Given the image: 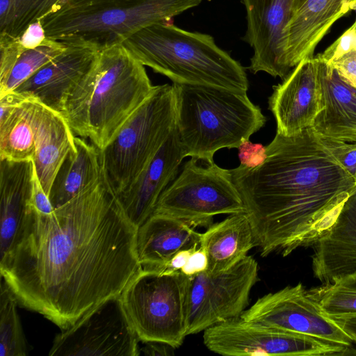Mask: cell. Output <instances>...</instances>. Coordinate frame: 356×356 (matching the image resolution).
<instances>
[{"label": "cell", "instance_id": "cell-26", "mask_svg": "<svg viewBox=\"0 0 356 356\" xmlns=\"http://www.w3.org/2000/svg\"><path fill=\"white\" fill-rule=\"evenodd\" d=\"M63 0H0V40H17L32 24L56 10Z\"/></svg>", "mask_w": 356, "mask_h": 356}, {"label": "cell", "instance_id": "cell-17", "mask_svg": "<svg viewBox=\"0 0 356 356\" xmlns=\"http://www.w3.org/2000/svg\"><path fill=\"white\" fill-rule=\"evenodd\" d=\"M186 156L175 127L135 181L116 195L125 214L137 228L152 215L160 196L176 178Z\"/></svg>", "mask_w": 356, "mask_h": 356}, {"label": "cell", "instance_id": "cell-32", "mask_svg": "<svg viewBox=\"0 0 356 356\" xmlns=\"http://www.w3.org/2000/svg\"><path fill=\"white\" fill-rule=\"evenodd\" d=\"M321 138L335 159L354 177L356 170V143H346Z\"/></svg>", "mask_w": 356, "mask_h": 356}, {"label": "cell", "instance_id": "cell-29", "mask_svg": "<svg viewBox=\"0 0 356 356\" xmlns=\"http://www.w3.org/2000/svg\"><path fill=\"white\" fill-rule=\"evenodd\" d=\"M17 301L3 279L0 295V356H26L29 346L17 310Z\"/></svg>", "mask_w": 356, "mask_h": 356}, {"label": "cell", "instance_id": "cell-18", "mask_svg": "<svg viewBox=\"0 0 356 356\" xmlns=\"http://www.w3.org/2000/svg\"><path fill=\"white\" fill-rule=\"evenodd\" d=\"M355 9L356 0H306L291 13L284 29L286 67L291 71L302 60L313 58L332 26Z\"/></svg>", "mask_w": 356, "mask_h": 356}, {"label": "cell", "instance_id": "cell-33", "mask_svg": "<svg viewBox=\"0 0 356 356\" xmlns=\"http://www.w3.org/2000/svg\"><path fill=\"white\" fill-rule=\"evenodd\" d=\"M241 165L255 168L261 165L267 158L266 146L260 143H252L245 140L237 148Z\"/></svg>", "mask_w": 356, "mask_h": 356}, {"label": "cell", "instance_id": "cell-7", "mask_svg": "<svg viewBox=\"0 0 356 356\" xmlns=\"http://www.w3.org/2000/svg\"><path fill=\"white\" fill-rule=\"evenodd\" d=\"M175 127L174 85L155 86L112 140L99 149L103 171L116 195L135 181Z\"/></svg>", "mask_w": 356, "mask_h": 356}, {"label": "cell", "instance_id": "cell-36", "mask_svg": "<svg viewBox=\"0 0 356 356\" xmlns=\"http://www.w3.org/2000/svg\"><path fill=\"white\" fill-rule=\"evenodd\" d=\"M207 255L205 251L199 246L192 252L186 264L180 271L188 277H193L207 270Z\"/></svg>", "mask_w": 356, "mask_h": 356}, {"label": "cell", "instance_id": "cell-41", "mask_svg": "<svg viewBox=\"0 0 356 356\" xmlns=\"http://www.w3.org/2000/svg\"><path fill=\"white\" fill-rule=\"evenodd\" d=\"M306 0H293V5H292V9H291V13L294 12L296 10H297L300 6H302V4ZM291 17V16H290Z\"/></svg>", "mask_w": 356, "mask_h": 356}, {"label": "cell", "instance_id": "cell-23", "mask_svg": "<svg viewBox=\"0 0 356 356\" xmlns=\"http://www.w3.org/2000/svg\"><path fill=\"white\" fill-rule=\"evenodd\" d=\"M319 61L323 108L312 127L321 137L356 143V88L332 67Z\"/></svg>", "mask_w": 356, "mask_h": 356}, {"label": "cell", "instance_id": "cell-40", "mask_svg": "<svg viewBox=\"0 0 356 356\" xmlns=\"http://www.w3.org/2000/svg\"><path fill=\"white\" fill-rule=\"evenodd\" d=\"M348 334L356 344V314L333 318Z\"/></svg>", "mask_w": 356, "mask_h": 356}, {"label": "cell", "instance_id": "cell-5", "mask_svg": "<svg viewBox=\"0 0 356 356\" xmlns=\"http://www.w3.org/2000/svg\"><path fill=\"white\" fill-rule=\"evenodd\" d=\"M176 129L187 156L212 162L223 148H238L266 124L247 92L206 86L172 83Z\"/></svg>", "mask_w": 356, "mask_h": 356}, {"label": "cell", "instance_id": "cell-11", "mask_svg": "<svg viewBox=\"0 0 356 356\" xmlns=\"http://www.w3.org/2000/svg\"><path fill=\"white\" fill-rule=\"evenodd\" d=\"M258 280V264L246 256L229 269L191 277L187 301L186 335L197 334L241 316Z\"/></svg>", "mask_w": 356, "mask_h": 356}, {"label": "cell", "instance_id": "cell-27", "mask_svg": "<svg viewBox=\"0 0 356 356\" xmlns=\"http://www.w3.org/2000/svg\"><path fill=\"white\" fill-rule=\"evenodd\" d=\"M25 101L0 123V160L20 162L34 159V136Z\"/></svg>", "mask_w": 356, "mask_h": 356}, {"label": "cell", "instance_id": "cell-31", "mask_svg": "<svg viewBox=\"0 0 356 356\" xmlns=\"http://www.w3.org/2000/svg\"><path fill=\"white\" fill-rule=\"evenodd\" d=\"M356 20L335 42L316 57L330 65L346 54L356 51Z\"/></svg>", "mask_w": 356, "mask_h": 356}, {"label": "cell", "instance_id": "cell-19", "mask_svg": "<svg viewBox=\"0 0 356 356\" xmlns=\"http://www.w3.org/2000/svg\"><path fill=\"white\" fill-rule=\"evenodd\" d=\"M25 104L35 146L33 163L39 181L49 197L59 168L75 147V134L60 112L34 99H27Z\"/></svg>", "mask_w": 356, "mask_h": 356}, {"label": "cell", "instance_id": "cell-12", "mask_svg": "<svg viewBox=\"0 0 356 356\" xmlns=\"http://www.w3.org/2000/svg\"><path fill=\"white\" fill-rule=\"evenodd\" d=\"M140 339L120 296L103 302L55 337L51 356H138Z\"/></svg>", "mask_w": 356, "mask_h": 356}, {"label": "cell", "instance_id": "cell-43", "mask_svg": "<svg viewBox=\"0 0 356 356\" xmlns=\"http://www.w3.org/2000/svg\"><path fill=\"white\" fill-rule=\"evenodd\" d=\"M355 88H356V86H355Z\"/></svg>", "mask_w": 356, "mask_h": 356}, {"label": "cell", "instance_id": "cell-8", "mask_svg": "<svg viewBox=\"0 0 356 356\" xmlns=\"http://www.w3.org/2000/svg\"><path fill=\"white\" fill-rule=\"evenodd\" d=\"M191 277L143 269L120 295L127 315L142 342L159 341L175 348L186 335Z\"/></svg>", "mask_w": 356, "mask_h": 356}, {"label": "cell", "instance_id": "cell-35", "mask_svg": "<svg viewBox=\"0 0 356 356\" xmlns=\"http://www.w3.org/2000/svg\"><path fill=\"white\" fill-rule=\"evenodd\" d=\"M31 202L38 211L44 214H49L54 210L49 197L39 181L35 167Z\"/></svg>", "mask_w": 356, "mask_h": 356}, {"label": "cell", "instance_id": "cell-38", "mask_svg": "<svg viewBox=\"0 0 356 356\" xmlns=\"http://www.w3.org/2000/svg\"><path fill=\"white\" fill-rule=\"evenodd\" d=\"M145 345L140 347V355L141 354L151 356H165L171 355L174 353L175 349L170 345L159 341L143 342Z\"/></svg>", "mask_w": 356, "mask_h": 356}, {"label": "cell", "instance_id": "cell-28", "mask_svg": "<svg viewBox=\"0 0 356 356\" xmlns=\"http://www.w3.org/2000/svg\"><path fill=\"white\" fill-rule=\"evenodd\" d=\"M66 47L61 42L47 38L39 46L23 50L8 75L0 80V97L15 90Z\"/></svg>", "mask_w": 356, "mask_h": 356}, {"label": "cell", "instance_id": "cell-24", "mask_svg": "<svg viewBox=\"0 0 356 356\" xmlns=\"http://www.w3.org/2000/svg\"><path fill=\"white\" fill-rule=\"evenodd\" d=\"M254 246L252 228L245 213L231 214L211 224L200 235V247L208 258L207 270L213 273L232 267Z\"/></svg>", "mask_w": 356, "mask_h": 356}, {"label": "cell", "instance_id": "cell-34", "mask_svg": "<svg viewBox=\"0 0 356 356\" xmlns=\"http://www.w3.org/2000/svg\"><path fill=\"white\" fill-rule=\"evenodd\" d=\"M338 74L348 83L356 86V51H350L331 64Z\"/></svg>", "mask_w": 356, "mask_h": 356}, {"label": "cell", "instance_id": "cell-25", "mask_svg": "<svg viewBox=\"0 0 356 356\" xmlns=\"http://www.w3.org/2000/svg\"><path fill=\"white\" fill-rule=\"evenodd\" d=\"M72 149L59 168L54 179L49 200L57 209L94 184L103 169L99 149L81 137H75Z\"/></svg>", "mask_w": 356, "mask_h": 356}, {"label": "cell", "instance_id": "cell-9", "mask_svg": "<svg viewBox=\"0 0 356 356\" xmlns=\"http://www.w3.org/2000/svg\"><path fill=\"white\" fill-rule=\"evenodd\" d=\"M245 212L231 170L191 157L163 192L153 213L208 227L215 216Z\"/></svg>", "mask_w": 356, "mask_h": 356}, {"label": "cell", "instance_id": "cell-21", "mask_svg": "<svg viewBox=\"0 0 356 356\" xmlns=\"http://www.w3.org/2000/svg\"><path fill=\"white\" fill-rule=\"evenodd\" d=\"M200 235L186 221L152 213L137 230L136 250L142 268L163 271L178 252L199 247Z\"/></svg>", "mask_w": 356, "mask_h": 356}, {"label": "cell", "instance_id": "cell-10", "mask_svg": "<svg viewBox=\"0 0 356 356\" xmlns=\"http://www.w3.org/2000/svg\"><path fill=\"white\" fill-rule=\"evenodd\" d=\"M203 341L209 350L227 356L343 355L349 348L310 335L273 329L241 316L206 329Z\"/></svg>", "mask_w": 356, "mask_h": 356}, {"label": "cell", "instance_id": "cell-4", "mask_svg": "<svg viewBox=\"0 0 356 356\" xmlns=\"http://www.w3.org/2000/svg\"><path fill=\"white\" fill-rule=\"evenodd\" d=\"M122 44L144 66L173 83L247 92L244 67L206 33L159 22L137 31Z\"/></svg>", "mask_w": 356, "mask_h": 356}, {"label": "cell", "instance_id": "cell-16", "mask_svg": "<svg viewBox=\"0 0 356 356\" xmlns=\"http://www.w3.org/2000/svg\"><path fill=\"white\" fill-rule=\"evenodd\" d=\"M99 53L88 47L67 45L13 92L61 113L68 96L92 69Z\"/></svg>", "mask_w": 356, "mask_h": 356}, {"label": "cell", "instance_id": "cell-20", "mask_svg": "<svg viewBox=\"0 0 356 356\" xmlns=\"http://www.w3.org/2000/svg\"><path fill=\"white\" fill-rule=\"evenodd\" d=\"M312 270L323 284L356 272V190L330 229L312 245Z\"/></svg>", "mask_w": 356, "mask_h": 356}, {"label": "cell", "instance_id": "cell-42", "mask_svg": "<svg viewBox=\"0 0 356 356\" xmlns=\"http://www.w3.org/2000/svg\"><path fill=\"white\" fill-rule=\"evenodd\" d=\"M353 178H354L355 181L356 183V170H355V175H354Z\"/></svg>", "mask_w": 356, "mask_h": 356}, {"label": "cell", "instance_id": "cell-39", "mask_svg": "<svg viewBox=\"0 0 356 356\" xmlns=\"http://www.w3.org/2000/svg\"><path fill=\"white\" fill-rule=\"evenodd\" d=\"M198 248V247H197ZM197 248L184 249L178 252L170 261L166 268L162 273H173L180 270L185 266L192 252Z\"/></svg>", "mask_w": 356, "mask_h": 356}, {"label": "cell", "instance_id": "cell-13", "mask_svg": "<svg viewBox=\"0 0 356 356\" xmlns=\"http://www.w3.org/2000/svg\"><path fill=\"white\" fill-rule=\"evenodd\" d=\"M241 317L273 329L310 335L349 348L354 343L341 326L322 311L300 282L259 298Z\"/></svg>", "mask_w": 356, "mask_h": 356}, {"label": "cell", "instance_id": "cell-6", "mask_svg": "<svg viewBox=\"0 0 356 356\" xmlns=\"http://www.w3.org/2000/svg\"><path fill=\"white\" fill-rule=\"evenodd\" d=\"M202 0H63L40 20L46 37L99 51L140 29L164 22Z\"/></svg>", "mask_w": 356, "mask_h": 356}, {"label": "cell", "instance_id": "cell-30", "mask_svg": "<svg viewBox=\"0 0 356 356\" xmlns=\"http://www.w3.org/2000/svg\"><path fill=\"white\" fill-rule=\"evenodd\" d=\"M307 291L330 317L356 314V272Z\"/></svg>", "mask_w": 356, "mask_h": 356}, {"label": "cell", "instance_id": "cell-15", "mask_svg": "<svg viewBox=\"0 0 356 356\" xmlns=\"http://www.w3.org/2000/svg\"><path fill=\"white\" fill-rule=\"evenodd\" d=\"M317 57L302 60L273 86L269 109L277 123V132L291 136L312 127L323 108Z\"/></svg>", "mask_w": 356, "mask_h": 356}, {"label": "cell", "instance_id": "cell-37", "mask_svg": "<svg viewBox=\"0 0 356 356\" xmlns=\"http://www.w3.org/2000/svg\"><path fill=\"white\" fill-rule=\"evenodd\" d=\"M47 38L40 21L31 24L18 38L19 43L25 49H32L39 46Z\"/></svg>", "mask_w": 356, "mask_h": 356}, {"label": "cell", "instance_id": "cell-22", "mask_svg": "<svg viewBox=\"0 0 356 356\" xmlns=\"http://www.w3.org/2000/svg\"><path fill=\"white\" fill-rule=\"evenodd\" d=\"M33 161L0 160V262L17 243L31 204Z\"/></svg>", "mask_w": 356, "mask_h": 356}, {"label": "cell", "instance_id": "cell-1", "mask_svg": "<svg viewBox=\"0 0 356 356\" xmlns=\"http://www.w3.org/2000/svg\"><path fill=\"white\" fill-rule=\"evenodd\" d=\"M138 228L103 171L91 186L49 214L31 204L1 277L23 307L62 330L119 296L142 270Z\"/></svg>", "mask_w": 356, "mask_h": 356}, {"label": "cell", "instance_id": "cell-2", "mask_svg": "<svg viewBox=\"0 0 356 356\" xmlns=\"http://www.w3.org/2000/svg\"><path fill=\"white\" fill-rule=\"evenodd\" d=\"M266 152L261 165L230 170L261 255L286 257L330 229L356 183L312 127L276 133Z\"/></svg>", "mask_w": 356, "mask_h": 356}, {"label": "cell", "instance_id": "cell-14", "mask_svg": "<svg viewBox=\"0 0 356 356\" xmlns=\"http://www.w3.org/2000/svg\"><path fill=\"white\" fill-rule=\"evenodd\" d=\"M246 13L243 38L252 49L248 69L284 79L291 72L284 61V33L293 0H241Z\"/></svg>", "mask_w": 356, "mask_h": 356}, {"label": "cell", "instance_id": "cell-3", "mask_svg": "<svg viewBox=\"0 0 356 356\" xmlns=\"http://www.w3.org/2000/svg\"><path fill=\"white\" fill-rule=\"evenodd\" d=\"M154 88L145 66L117 44L99 51L60 113L75 135L102 150Z\"/></svg>", "mask_w": 356, "mask_h": 356}]
</instances>
